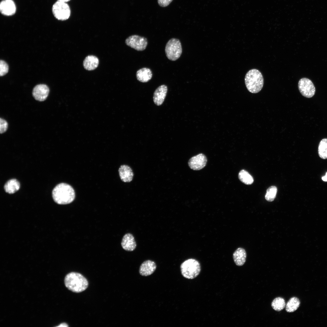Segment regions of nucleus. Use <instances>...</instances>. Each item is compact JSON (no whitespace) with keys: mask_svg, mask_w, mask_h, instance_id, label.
Segmentation results:
<instances>
[{"mask_svg":"<svg viewBox=\"0 0 327 327\" xmlns=\"http://www.w3.org/2000/svg\"><path fill=\"white\" fill-rule=\"evenodd\" d=\"M182 51L181 42L176 38H171L168 41L165 49L167 57L172 61H175L180 57Z\"/></svg>","mask_w":327,"mask_h":327,"instance_id":"obj_5","label":"nucleus"},{"mask_svg":"<svg viewBox=\"0 0 327 327\" xmlns=\"http://www.w3.org/2000/svg\"><path fill=\"white\" fill-rule=\"evenodd\" d=\"M58 0V1H59L64 2H67L69 1L70 0Z\"/></svg>","mask_w":327,"mask_h":327,"instance_id":"obj_30","label":"nucleus"},{"mask_svg":"<svg viewBox=\"0 0 327 327\" xmlns=\"http://www.w3.org/2000/svg\"><path fill=\"white\" fill-rule=\"evenodd\" d=\"M298 87L302 95L307 98H311L314 95L315 89L312 81L309 78H303L299 80Z\"/></svg>","mask_w":327,"mask_h":327,"instance_id":"obj_8","label":"nucleus"},{"mask_svg":"<svg viewBox=\"0 0 327 327\" xmlns=\"http://www.w3.org/2000/svg\"><path fill=\"white\" fill-rule=\"evenodd\" d=\"M152 73L151 70L147 68H143L138 70L136 73L137 80L143 83L149 81L152 77Z\"/></svg>","mask_w":327,"mask_h":327,"instance_id":"obj_18","label":"nucleus"},{"mask_svg":"<svg viewBox=\"0 0 327 327\" xmlns=\"http://www.w3.org/2000/svg\"><path fill=\"white\" fill-rule=\"evenodd\" d=\"M0 11L1 13L6 16L13 15L16 11L15 4L12 0H3L0 4Z\"/></svg>","mask_w":327,"mask_h":327,"instance_id":"obj_11","label":"nucleus"},{"mask_svg":"<svg viewBox=\"0 0 327 327\" xmlns=\"http://www.w3.org/2000/svg\"><path fill=\"white\" fill-rule=\"evenodd\" d=\"M238 178L240 180L246 185H250L253 182V177L246 171L242 170L238 174Z\"/></svg>","mask_w":327,"mask_h":327,"instance_id":"obj_21","label":"nucleus"},{"mask_svg":"<svg viewBox=\"0 0 327 327\" xmlns=\"http://www.w3.org/2000/svg\"><path fill=\"white\" fill-rule=\"evenodd\" d=\"M123 248L128 251L134 250L136 247V243L133 236L130 233L125 234L123 237L121 242Z\"/></svg>","mask_w":327,"mask_h":327,"instance_id":"obj_14","label":"nucleus"},{"mask_svg":"<svg viewBox=\"0 0 327 327\" xmlns=\"http://www.w3.org/2000/svg\"><path fill=\"white\" fill-rule=\"evenodd\" d=\"M318 153L321 158L323 159H327V138L323 139L319 142Z\"/></svg>","mask_w":327,"mask_h":327,"instance_id":"obj_22","label":"nucleus"},{"mask_svg":"<svg viewBox=\"0 0 327 327\" xmlns=\"http://www.w3.org/2000/svg\"><path fill=\"white\" fill-rule=\"evenodd\" d=\"M52 12L56 19L61 21L68 19L71 14L70 9L68 4L66 2L59 1L53 5Z\"/></svg>","mask_w":327,"mask_h":327,"instance_id":"obj_6","label":"nucleus"},{"mask_svg":"<svg viewBox=\"0 0 327 327\" xmlns=\"http://www.w3.org/2000/svg\"><path fill=\"white\" fill-rule=\"evenodd\" d=\"M125 42L127 45L137 51L144 50L148 44L146 38L137 35L129 36L126 39Z\"/></svg>","mask_w":327,"mask_h":327,"instance_id":"obj_7","label":"nucleus"},{"mask_svg":"<svg viewBox=\"0 0 327 327\" xmlns=\"http://www.w3.org/2000/svg\"><path fill=\"white\" fill-rule=\"evenodd\" d=\"M64 283L65 286L69 290L76 293L83 291L88 285L87 280L83 276L74 272H70L65 276Z\"/></svg>","mask_w":327,"mask_h":327,"instance_id":"obj_2","label":"nucleus"},{"mask_svg":"<svg viewBox=\"0 0 327 327\" xmlns=\"http://www.w3.org/2000/svg\"><path fill=\"white\" fill-rule=\"evenodd\" d=\"M99 63V60L97 57L93 55H89L84 59L83 66L86 70L92 71L97 68Z\"/></svg>","mask_w":327,"mask_h":327,"instance_id":"obj_16","label":"nucleus"},{"mask_svg":"<svg viewBox=\"0 0 327 327\" xmlns=\"http://www.w3.org/2000/svg\"><path fill=\"white\" fill-rule=\"evenodd\" d=\"M20 183L16 179H12L8 180L4 186L5 190L7 193L12 194L18 191L20 188Z\"/></svg>","mask_w":327,"mask_h":327,"instance_id":"obj_19","label":"nucleus"},{"mask_svg":"<svg viewBox=\"0 0 327 327\" xmlns=\"http://www.w3.org/2000/svg\"><path fill=\"white\" fill-rule=\"evenodd\" d=\"M8 71V66L4 61L1 60L0 61V75L3 76L6 74Z\"/></svg>","mask_w":327,"mask_h":327,"instance_id":"obj_25","label":"nucleus"},{"mask_svg":"<svg viewBox=\"0 0 327 327\" xmlns=\"http://www.w3.org/2000/svg\"><path fill=\"white\" fill-rule=\"evenodd\" d=\"M8 124L7 121L4 119H0V133L2 134L5 133L7 130Z\"/></svg>","mask_w":327,"mask_h":327,"instance_id":"obj_26","label":"nucleus"},{"mask_svg":"<svg viewBox=\"0 0 327 327\" xmlns=\"http://www.w3.org/2000/svg\"><path fill=\"white\" fill-rule=\"evenodd\" d=\"M277 192V188L275 186L269 187L267 190L265 198L269 202L272 201L276 197Z\"/></svg>","mask_w":327,"mask_h":327,"instance_id":"obj_24","label":"nucleus"},{"mask_svg":"<svg viewBox=\"0 0 327 327\" xmlns=\"http://www.w3.org/2000/svg\"><path fill=\"white\" fill-rule=\"evenodd\" d=\"M52 196L54 201L59 204L72 202L75 198L74 190L70 185L64 183L58 184L54 188Z\"/></svg>","mask_w":327,"mask_h":327,"instance_id":"obj_1","label":"nucleus"},{"mask_svg":"<svg viewBox=\"0 0 327 327\" xmlns=\"http://www.w3.org/2000/svg\"><path fill=\"white\" fill-rule=\"evenodd\" d=\"M300 302L297 298L294 297L291 298L287 303L286 310L288 312H292L296 311L300 306Z\"/></svg>","mask_w":327,"mask_h":327,"instance_id":"obj_20","label":"nucleus"},{"mask_svg":"<svg viewBox=\"0 0 327 327\" xmlns=\"http://www.w3.org/2000/svg\"><path fill=\"white\" fill-rule=\"evenodd\" d=\"M246 253L244 249L239 247L237 248L233 254V258L235 264L237 266H243L245 263Z\"/></svg>","mask_w":327,"mask_h":327,"instance_id":"obj_17","label":"nucleus"},{"mask_svg":"<svg viewBox=\"0 0 327 327\" xmlns=\"http://www.w3.org/2000/svg\"><path fill=\"white\" fill-rule=\"evenodd\" d=\"M246 87L248 91L252 93H256L262 89L264 83L263 76L258 70L253 69L249 70L245 78Z\"/></svg>","mask_w":327,"mask_h":327,"instance_id":"obj_3","label":"nucleus"},{"mask_svg":"<svg viewBox=\"0 0 327 327\" xmlns=\"http://www.w3.org/2000/svg\"><path fill=\"white\" fill-rule=\"evenodd\" d=\"M207 159L205 155L200 154L190 158L188 162L190 167L193 170H201L206 165Z\"/></svg>","mask_w":327,"mask_h":327,"instance_id":"obj_9","label":"nucleus"},{"mask_svg":"<svg viewBox=\"0 0 327 327\" xmlns=\"http://www.w3.org/2000/svg\"><path fill=\"white\" fill-rule=\"evenodd\" d=\"M286 302L284 299L281 297L275 299L272 301L271 306L275 311H280L286 306Z\"/></svg>","mask_w":327,"mask_h":327,"instance_id":"obj_23","label":"nucleus"},{"mask_svg":"<svg viewBox=\"0 0 327 327\" xmlns=\"http://www.w3.org/2000/svg\"><path fill=\"white\" fill-rule=\"evenodd\" d=\"M68 324L67 323H66L64 322V323H61V324H60L57 327H68Z\"/></svg>","mask_w":327,"mask_h":327,"instance_id":"obj_28","label":"nucleus"},{"mask_svg":"<svg viewBox=\"0 0 327 327\" xmlns=\"http://www.w3.org/2000/svg\"><path fill=\"white\" fill-rule=\"evenodd\" d=\"M180 268L182 276L189 279L196 277L201 271L200 263L194 259H190L185 261L181 264Z\"/></svg>","mask_w":327,"mask_h":327,"instance_id":"obj_4","label":"nucleus"},{"mask_svg":"<svg viewBox=\"0 0 327 327\" xmlns=\"http://www.w3.org/2000/svg\"><path fill=\"white\" fill-rule=\"evenodd\" d=\"M167 91V87L165 85L158 87L155 90L153 97L154 104L157 106L161 105L163 103Z\"/></svg>","mask_w":327,"mask_h":327,"instance_id":"obj_12","label":"nucleus"},{"mask_svg":"<svg viewBox=\"0 0 327 327\" xmlns=\"http://www.w3.org/2000/svg\"><path fill=\"white\" fill-rule=\"evenodd\" d=\"M156 267V265L154 261L150 260H146L141 265L139 268V273L142 276H149L154 272Z\"/></svg>","mask_w":327,"mask_h":327,"instance_id":"obj_13","label":"nucleus"},{"mask_svg":"<svg viewBox=\"0 0 327 327\" xmlns=\"http://www.w3.org/2000/svg\"><path fill=\"white\" fill-rule=\"evenodd\" d=\"M322 179L324 181H327V172L326 173L325 175L322 177Z\"/></svg>","mask_w":327,"mask_h":327,"instance_id":"obj_29","label":"nucleus"},{"mask_svg":"<svg viewBox=\"0 0 327 327\" xmlns=\"http://www.w3.org/2000/svg\"><path fill=\"white\" fill-rule=\"evenodd\" d=\"M119 172L121 179L123 181L129 182L132 180L134 174L132 170L128 166H121L119 169Z\"/></svg>","mask_w":327,"mask_h":327,"instance_id":"obj_15","label":"nucleus"},{"mask_svg":"<svg viewBox=\"0 0 327 327\" xmlns=\"http://www.w3.org/2000/svg\"><path fill=\"white\" fill-rule=\"evenodd\" d=\"M173 0H157L159 5L162 7L168 6Z\"/></svg>","mask_w":327,"mask_h":327,"instance_id":"obj_27","label":"nucleus"},{"mask_svg":"<svg viewBox=\"0 0 327 327\" xmlns=\"http://www.w3.org/2000/svg\"><path fill=\"white\" fill-rule=\"evenodd\" d=\"M49 92V88L46 85L39 84L36 85L34 88L32 95L36 100L42 101L46 99Z\"/></svg>","mask_w":327,"mask_h":327,"instance_id":"obj_10","label":"nucleus"}]
</instances>
